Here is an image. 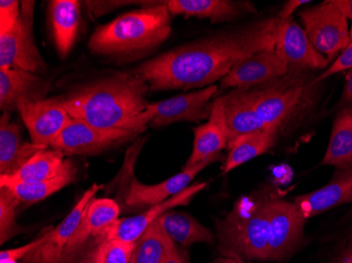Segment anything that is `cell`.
I'll return each instance as SVG.
<instances>
[{
    "label": "cell",
    "instance_id": "cell-29",
    "mask_svg": "<svg viewBox=\"0 0 352 263\" xmlns=\"http://www.w3.org/2000/svg\"><path fill=\"white\" fill-rule=\"evenodd\" d=\"M176 248L158 218L136 241L131 263H163Z\"/></svg>",
    "mask_w": 352,
    "mask_h": 263
},
{
    "label": "cell",
    "instance_id": "cell-16",
    "mask_svg": "<svg viewBox=\"0 0 352 263\" xmlns=\"http://www.w3.org/2000/svg\"><path fill=\"white\" fill-rule=\"evenodd\" d=\"M289 73L287 63L276 51H267L245 59L221 80V88L249 89Z\"/></svg>",
    "mask_w": 352,
    "mask_h": 263
},
{
    "label": "cell",
    "instance_id": "cell-42",
    "mask_svg": "<svg viewBox=\"0 0 352 263\" xmlns=\"http://www.w3.org/2000/svg\"><path fill=\"white\" fill-rule=\"evenodd\" d=\"M217 263H248L242 259L231 258V257H221L217 259Z\"/></svg>",
    "mask_w": 352,
    "mask_h": 263
},
{
    "label": "cell",
    "instance_id": "cell-36",
    "mask_svg": "<svg viewBox=\"0 0 352 263\" xmlns=\"http://www.w3.org/2000/svg\"><path fill=\"white\" fill-rule=\"evenodd\" d=\"M309 3V0H290V1H287V3H285L284 7H283V9L280 10L278 17L280 21H290V16L294 14V12L296 11V10L302 7V5Z\"/></svg>",
    "mask_w": 352,
    "mask_h": 263
},
{
    "label": "cell",
    "instance_id": "cell-23",
    "mask_svg": "<svg viewBox=\"0 0 352 263\" xmlns=\"http://www.w3.org/2000/svg\"><path fill=\"white\" fill-rule=\"evenodd\" d=\"M165 3L173 15L208 19L213 23L231 21L251 10L248 3L229 0H168Z\"/></svg>",
    "mask_w": 352,
    "mask_h": 263
},
{
    "label": "cell",
    "instance_id": "cell-18",
    "mask_svg": "<svg viewBox=\"0 0 352 263\" xmlns=\"http://www.w3.org/2000/svg\"><path fill=\"white\" fill-rule=\"evenodd\" d=\"M352 203V169H337L329 183L321 189L298 196L294 205L307 220L332 207Z\"/></svg>",
    "mask_w": 352,
    "mask_h": 263
},
{
    "label": "cell",
    "instance_id": "cell-2",
    "mask_svg": "<svg viewBox=\"0 0 352 263\" xmlns=\"http://www.w3.org/2000/svg\"><path fill=\"white\" fill-rule=\"evenodd\" d=\"M146 81L133 73H118L91 81L58 97L69 115L95 128L142 134L153 119Z\"/></svg>",
    "mask_w": 352,
    "mask_h": 263
},
{
    "label": "cell",
    "instance_id": "cell-3",
    "mask_svg": "<svg viewBox=\"0 0 352 263\" xmlns=\"http://www.w3.org/2000/svg\"><path fill=\"white\" fill-rule=\"evenodd\" d=\"M171 34V13L166 3L128 12L98 27L89 41L92 52L118 56L146 52Z\"/></svg>",
    "mask_w": 352,
    "mask_h": 263
},
{
    "label": "cell",
    "instance_id": "cell-13",
    "mask_svg": "<svg viewBox=\"0 0 352 263\" xmlns=\"http://www.w3.org/2000/svg\"><path fill=\"white\" fill-rule=\"evenodd\" d=\"M221 157L223 156L219 153L208 158L195 167L183 170L181 173L176 174L157 185H144L133 176L130 180L129 187L126 190V196H124V205L132 209L160 205L187 189L192 183V180L195 179L204 169L213 162L221 160Z\"/></svg>",
    "mask_w": 352,
    "mask_h": 263
},
{
    "label": "cell",
    "instance_id": "cell-32",
    "mask_svg": "<svg viewBox=\"0 0 352 263\" xmlns=\"http://www.w3.org/2000/svg\"><path fill=\"white\" fill-rule=\"evenodd\" d=\"M102 263H131L135 242L108 240L98 243Z\"/></svg>",
    "mask_w": 352,
    "mask_h": 263
},
{
    "label": "cell",
    "instance_id": "cell-14",
    "mask_svg": "<svg viewBox=\"0 0 352 263\" xmlns=\"http://www.w3.org/2000/svg\"><path fill=\"white\" fill-rule=\"evenodd\" d=\"M207 187L206 183H197L189 185L177 195L173 196L168 201L149 207L147 211L135 216L126 217V218L118 219L112 223L108 229L98 237V242L108 240H124L128 242H136L144 233L149 229L150 225L157 220L166 211L179 207V205H188L195 196L203 191Z\"/></svg>",
    "mask_w": 352,
    "mask_h": 263
},
{
    "label": "cell",
    "instance_id": "cell-30",
    "mask_svg": "<svg viewBox=\"0 0 352 263\" xmlns=\"http://www.w3.org/2000/svg\"><path fill=\"white\" fill-rule=\"evenodd\" d=\"M76 172L74 162L67 159L63 171L54 178L41 181V183H19V185H8L5 187H8L21 203L31 205V203L43 201L49 196L74 183Z\"/></svg>",
    "mask_w": 352,
    "mask_h": 263
},
{
    "label": "cell",
    "instance_id": "cell-22",
    "mask_svg": "<svg viewBox=\"0 0 352 263\" xmlns=\"http://www.w3.org/2000/svg\"><path fill=\"white\" fill-rule=\"evenodd\" d=\"M120 214V205L114 199L95 198L89 205L74 236L67 245L63 259L76 252L90 237L98 238L104 229L118 220Z\"/></svg>",
    "mask_w": 352,
    "mask_h": 263
},
{
    "label": "cell",
    "instance_id": "cell-25",
    "mask_svg": "<svg viewBox=\"0 0 352 263\" xmlns=\"http://www.w3.org/2000/svg\"><path fill=\"white\" fill-rule=\"evenodd\" d=\"M66 160L63 152L54 149L43 150L33 156L13 175L0 176V187L19 183H36L54 178L63 171Z\"/></svg>",
    "mask_w": 352,
    "mask_h": 263
},
{
    "label": "cell",
    "instance_id": "cell-39",
    "mask_svg": "<svg viewBox=\"0 0 352 263\" xmlns=\"http://www.w3.org/2000/svg\"><path fill=\"white\" fill-rule=\"evenodd\" d=\"M334 3L343 12L346 19L352 21V0H334Z\"/></svg>",
    "mask_w": 352,
    "mask_h": 263
},
{
    "label": "cell",
    "instance_id": "cell-1",
    "mask_svg": "<svg viewBox=\"0 0 352 263\" xmlns=\"http://www.w3.org/2000/svg\"><path fill=\"white\" fill-rule=\"evenodd\" d=\"M282 21L278 17L262 19L193 41L142 63L132 73L151 91L212 86L241 61L276 51Z\"/></svg>",
    "mask_w": 352,
    "mask_h": 263
},
{
    "label": "cell",
    "instance_id": "cell-34",
    "mask_svg": "<svg viewBox=\"0 0 352 263\" xmlns=\"http://www.w3.org/2000/svg\"><path fill=\"white\" fill-rule=\"evenodd\" d=\"M352 69V27L350 31V43L347 47L344 49L339 57L333 61L327 70L324 71L320 76L316 77V81L320 84L321 81L325 80L328 77L332 75L338 74V73L344 72V71H349Z\"/></svg>",
    "mask_w": 352,
    "mask_h": 263
},
{
    "label": "cell",
    "instance_id": "cell-27",
    "mask_svg": "<svg viewBox=\"0 0 352 263\" xmlns=\"http://www.w3.org/2000/svg\"><path fill=\"white\" fill-rule=\"evenodd\" d=\"M322 164L337 169H352V104L344 106L334 120Z\"/></svg>",
    "mask_w": 352,
    "mask_h": 263
},
{
    "label": "cell",
    "instance_id": "cell-9",
    "mask_svg": "<svg viewBox=\"0 0 352 263\" xmlns=\"http://www.w3.org/2000/svg\"><path fill=\"white\" fill-rule=\"evenodd\" d=\"M268 260H283L289 257L302 242L306 220L294 203L269 197Z\"/></svg>",
    "mask_w": 352,
    "mask_h": 263
},
{
    "label": "cell",
    "instance_id": "cell-28",
    "mask_svg": "<svg viewBox=\"0 0 352 263\" xmlns=\"http://www.w3.org/2000/svg\"><path fill=\"white\" fill-rule=\"evenodd\" d=\"M160 221L168 236L183 248L195 243L214 241L212 233L189 214L170 209L160 217Z\"/></svg>",
    "mask_w": 352,
    "mask_h": 263
},
{
    "label": "cell",
    "instance_id": "cell-15",
    "mask_svg": "<svg viewBox=\"0 0 352 263\" xmlns=\"http://www.w3.org/2000/svg\"><path fill=\"white\" fill-rule=\"evenodd\" d=\"M276 53L289 71L305 72L326 68L329 59L314 49L304 29L296 23L282 21L276 41Z\"/></svg>",
    "mask_w": 352,
    "mask_h": 263
},
{
    "label": "cell",
    "instance_id": "cell-35",
    "mask_svg": "<svg viewBox=\"0 0 352 263\" xmlns=\"http://www.w3.org/2000/svg\"><path fill=\"white\" fill-rule=\"evenodd\" d=\"M45 236H47V233H45L41 238L32 241V242L21 247V248L3 251L0 253L1 263H16L19 259H25L30 253L36 250L39 245L43 244V241L45 240Z\"/></svg>",
    "mask_w": 352,
    "mask_h": 263
},
{
    "label": "cell",
    "instance_id": "cell-5",
    "mask_svg": "<svg viewBox=\"0 0 352 263\" xmlns=\"http://www.w3.org/2000/svg\"><path fill=\"white\" fill-rule=\"evenodd\" d=\"M304 72L289 71L278 78L247 89L260 117L270 130L280 133L311 111L318 87Z\"/></svg>",
    "mask_w": 352,
    "mask_h": 263
},
{
    "label": "cell",
    "instance_id": "cell-33",
    "mask_svg": "<svg viewBox=\"0 0 352 263\" xmlns=\"http://www.w3.org/2000/svg\"><path fill=\"white\" fill-rule=\"evenodd\" d=\"M21 3L17 0L0 1V34L11 31L21 19Z\"/></svg>",
    "mask_w": 352,
    "mask_h": 263
},
{
    "label": "cell",
    "instance_id": "cell-7",
    "mask_svg": "<svg viewBox=\"0 0 352 263\" xmlns=\"http://www.w3.org/2000/svg\"><path fill=\"white\" fill-rule=\"evenodd\" d=\"M21 15L15 27L0 34V69L43 72L47 68L33 37L34 1H23Z\"/></svg>",
    "mask_w": 352,
    "mask_h": 263
},
{
    "label": "cell",
    "instance_id": "cell-19",
    "mask_svg": "<svg viewBox=\"0 0 352 263\" xmlns=\"http://www.w3.org/2000/svg\"><path fill=\"white\" fill-rule=\"evenodd\" d=\"M193 132V149L183 170L195 167L199 162L217 155L221 150L228 148V128L221 97L213 100L208 122L195 128Z\"/></svg>",
    "mask_w": 352,
    "mask_h": 263
},
{
    "label": "cell",
    "instance_id": "cell-38",
    "mask_svg": "<svg viewBox=\"0 0 352 263\" xmlns=\"http://www.w3.org/2000/svg\"><path fill=\"white\" fill-rule=\"evenodd\" d=\"M163 263H189L187 252L184 249L176 248Z\"/></svg>",
    "mask_w": 352,
    "mask_h": 263
},
{
    "label": "cell",
    "instance_id": "cell-10",
    "mask_svg": "<svg viewBox=\"0 0 352 263\" xmlns=\"http://www.w3.org/2000/svg\"><path fill=\"white\" fill-rule=\"evenodd\" d=\"M31 136L32 144L47 149L68 126L72 117L58 97L23 102L17 108Z\"/></svg>",
    "mask_w": 352,
    "mask_h": 263
},
{
    "label": "cell",
    "instance_id": "cell-24",
    "mask_svg": "<svg viewBox=\"0 0 352 263\" xmlns=\"http://www.w3.org/2000/svg\"><path fill=\"white\" fill-rule=\"evenodd\" d=\"M49 15L57 52L66 57L78 33L80 3L76 0H53L49 3Z\"/></svg>",
    "mask_w": 352,
    "mask_h": 263
},
{
    "label": "cell",
    "instance_id": "cell-20",
    "mask_svg": "<svg viewBox=\"0 0 352 263\" xmlns=\"http://www.w3.org/2000/svg\"><path fill=\"white\" fill-rule=\"evenodd\" d=\"M45 148L23 142L21 128L11 122L9 112L0 117V176H10L21 168Z\"/></svg>",
    "mask_w": 352,
    "mask_h": 263
},
{
    "label": "cell",
    "instance_id": "cell-41",
    "mask_svg": "<svg viewBox=\"0 0 352 263\" xmlns=\"http://www.w3.org/2000/svg\"><path fill=\"white\" fill-rule=\"evenodd\" d=\"M336 263H352V242L348 245L346 250L340 255Z\"/></svg>",
    "mask_w": 352,
    "mask_h": 263
},
{
    "label": "cell",
    "instance_id": "cell-40",
    "mask_svg": "<svg viewBox=\"0 0 352 263\" xmlns=\"http://www.w3.org/2000/svg\"><path fill=\"white\" fill-rule=\"evenodd\" d=\"M78 263H102V258H100V248L96 247V248L93 249L91 251L90 254L87 255L84 259L79 261Z\"/></svg>",
    "mask_w": 352,
    "mask_h": 263
},
{
    "label": "cell",
    "instance_id": "cell-21",
    "mask_svg": "<svg viewBox=\"0 0 352 263\" xmlns=\"http://www.w3.org/2000/svg\"><path fill=\"white\" fill-rule=\"evenodd\" d=\"M221 100L228 128L229 142L256 130H272L260 117L247 89H234L225 96H221Z\"/></svg>",
    "mask_w": 352,
    "mask_h": 263
},
{
    "label": "cell",
    "instance_id": "cell-6",
    "mask_svg": "<svg viewBox=\"0 0 352 263\" xmlns=\"http://www.w3.org/2000/svg\"><path fill=\"white\" fill-rule=\"evenodd\" d=\"M304 31L318 52L329 61L349 45L348 19L334 0H328L300 13Z\"/></svg>",
    "mask_w": 352,
    "mask_h": 263
},
{
    "label": "cell",
    "instance_id": "cell-8",
    "mask_svg": "<svg viewBox=\"0 0 352 263\" xmlns=\"http://www.w3.org/2000/svg\"><path fill=\"white\" fill-rule=\"evenodd\" d=\"M135 136L138 134L128 130H104L72 118L52 142L51 148L63 152L65 155H98Z\"/></svg>",
    "mask_w": 352,
    "mask_h": 263
},
{
    "label": "cell",
    "instance_id": "cell-12",
    "mask_svg": "<svg viewBox=\"0 0 352 263\" xmlns=\"http://www.w3.org/2000/svg\"><path fill=\"white\" fill-rule=\"evenodd\" d=\"M102 189V185H91L82 198L73 207L68 216L63 219L54 229L47 232L45 240L36 250L30 253L23 263H59L63 259L67 245L74 236L79 225L82 223L89 205L95 199V196Z\"/></svg>",
    "mask_w": 352,
    "mask_h": 263
},
{
    "label": "cell",
    "instance_id": "cell-11",
    "mask_svg": "<svg viewBox=\"0 0 352 263\" xmlns=\"http://www.w3.org/2000/svg\"><path fill=\"white\" fill-rule=\"evenodd\" d=\"M219 92L217 86L206 87L189 94L179 95L163 102L148 104L153 114L152 128H161L176 122H197L208 119L212 108V100Z\"/></svg>",
    "mask_w": 352,
    "mask_h": 263
},
{
    "label": "cell",
    "instance_id": "cell-37",
    "mask_svg": "<svg viewBox=\"0 0 352 263\" xmlns=\"http://www.w3.org/2000/svg\"><path fill=\"white\" fill-rule=\"evenodd\" d=\"M341 104L351 106L352 104V69L348 71L346 76L345 87H344L343 95H342Z\"/></svg>",
    "mask_w": 352,
    "mask_h": 263
},
{
    "label": "cell",
    "instance_id": "cell-17",
    "mask_svg": "<svg viewBox=\"0 0 352 263\" xmlns=\"http://www.w3.org/2000/svg\"><path fill=\"white\" fill-rule=\"evenodd\" d=\"M49 91V82L35 73L0 69V108L3 112L17 111L23 102L45 100Z\"/></svg>",
    "mask_w": 352,
    "mask_h": 263
},
{
    "label": "cell",
    "instance_id": "cell-31",
    "mask_svg": "<svg viewBox=\"0 0 352 263\" xmlns=\"http://www.w3.org/2000/svg\"><path fill=\"white\" fill-rule=\"evenodd\" d=\"M21 201L8 187H0V242L1 244L21 232L16 223L17 209Z\"/></svg>",
    "mask_w": 352,
    "mask_h": 263
},
{
    "label": "cell",
    "instance_id": "cell-26",
    "mask_svg": "<svg viewBox=\"0 0 352 263\" xmlns=\"http://www.w3.org/2000/svg\"><path fill=\"white\" fill-rule=\"evenodd\" d=\"M278 134L274 130H256L231 140L227 148L228 155L221 168L223 173H229L235 168L268 152L276 144Z\"/></svg>",
    "mask_w": 352,
    "mask_h": 263
},
{
    "label": "cell",
    "instance_id": "cell-4",
    "mask_svg": "<svg viewBox=\"0 0 352 263\" xmlns=\"http://www.w3.org/2000/svg\"><path fill=\"white\" fill-rule=\"evenodd\" d=\"M269 197H243L217 221L219 251L223 257L268 260Z\"/></svg>",
    "mask_w": 352,
    "mask_h": 263
}]
</instances>
